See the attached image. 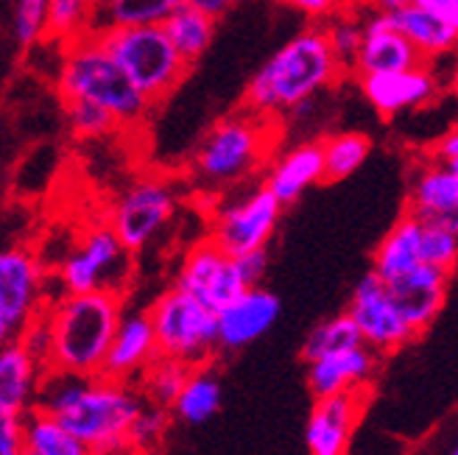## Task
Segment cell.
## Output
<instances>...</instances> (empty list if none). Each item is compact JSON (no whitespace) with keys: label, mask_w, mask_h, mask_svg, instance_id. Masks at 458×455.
<instances>
[{"label":"cell","mask_w":458,"mask_h":455,"mask_svg":"<svg viewBox=\"0 0 458 455\" xmlns=\"http://www.w3.org/2000/svg\"><path fill=\"white\" fill-rule=\"evenodd\" d=\"M37 408L56 417L73 436L98 455L131 450V427L146 408L143 394L131 383L109 377H79L45 372Z\"/></svg>","instance_id":"obj_1"},{"label":"cell","mask_w":458,"mask_h":455,"mask_svg":"<svg viewBox=\"0 0 458 455\" xmlns=\"http://www.w3.org/2000/svg\"><path fill=\"white\" fill-rule=\"evenodd\" d=\"M347 76L335 59L322 26L305 29L291 37L277 54L251 76L243 93V106L263 118L277 121L293 109L313 101L322 89Z\"/></svg>","instance_id":"obj_2"},{"label":"cell","mask_w":458,"mask_h":455,"mask_svg":"<svg viewBox=\"0 0 458 455\" xmlns=\"http://www.w3.org/2000/svg\"><path fill=\"white\" fill-rule=\"evenodd\" d=\"M121 318L123 297L114 291L62 293L45 310L51 330L48 372L101 377Z\"/></svg>","instance_id":"obj_3"},{"label":"cell","mask_w":458,"mask_h":455,"mask_svg":"<svg viewBox=\"0 0 458 455\" xmlns=\"http://www.w3.org/2000/svg\"><path fill=\"white\" fill-rule=\"evenodd\" d=\"M56 89L62 101H89L104 106L121 126H140L154 106L123 73V67L109 56L96 34L62 48Z\"/></svg>","instance_id":"obj_4"},{"label":"cell","mask_w":458,"mask_h":455,"mask_svg":"<svg viewBox=\"0 0 458 455\" xmlns=\"http://www.w3.org/2000/svg\"><path fill=\"white\" fill-rule=\"evenodd\" d=\"M274 146H277V121L243 106L204 134L193 154V176L213 190L241 185L271 163Z\"/></svg>","instance_id":"obj_5"},{"label":"cell","mask_w":458,"mask_h":455,"mask_svg":"<svg viewBox=\"0 0 458 455\" xmlns=\"http://www.w3.org/2000/svg\"><path fill=\"white\" fill-rule=\"evenodd\" d=\"M96 37L151 104L165 101L191 73L163 26L106 29Z\"/></svg>","instance_id":"obj_6"},{"label":"cell","mask_w":458,"mask_h":455,"mask_svg":"<svg viewBox=\"0 0 458 455\" xmlns=\"http://www.w3.org/2000/svg\"><path fill=\"white\" fill-rule=\"evenodd\" d=\"M159 358H171L199 369L208 367L218 344V313L193 293L168 288L148 308Z\"/></svg>","instance_id":"obj_7"},{"label":"cell","mask_w":458,"mask_h":455,"mask_svg":"<svg viewBox=\"0 0 458 455\" xmlns=\"http://www.w3.org/2000/svg\"><path fill=\"white\" fill-rule=\"evenodd\" d=\"M48 310V268L26 246L0 255V341H22L29 327Z\"/></svg>","instance_id":"obj_8"},{"label":"cell","mask_w":458,"mask_h":455,"mask_svg":"<svg viewBox=\"0 0 458 455\" xmlns=\"http://www.w3.org/2000/svg\"><path fill=\"white\" fill-rule=\"evenodd\" d=\"M126 268L129 249L121 243L109 223H98L87 235H81V240H76V246L62 257L56 280L62 285V293H121V288L112 280L126 282Z\"/></svg>","instance_id":"obj_9"},{"label":"cell","mask_w":458,"mask_h":455,"mask_svg":"<svg viewBox=\"0 0 458 455\" xmlns=\"http://www.w3.org/2000/svg\"><path fill=\"white\" fill-rule=\"evenodd\" d=\"M179 198L171 181L146 176L137 179L118 196L109 210V226L129 252H140L176 215Z\"/></svg>","instance_id":"obj_10"},{"label":"cell","mask_w":458,"mask_h":455,"mask_svg":"<svg viewBox=\"0 0 458 455\" xmlns=\"http://www.w3.org/2000/svg\"><path fill=\"white\" fill-rule=\"evenodd\" d=\"M283 204L271 190L258 188L243 198H235L216 210L210 223V240L224 249L229 257H243L263 252L280 223Z\"/></svg>","instance_id":"obj_11"},{"label":"cell","mask_w":458,"mask_h":455,"mask_svg":"<svg viewBox=\"0 0 458 455\" xmlns=\"http://www.w3.org/2000/svg\"><path fill=\"white\" fill-rule=\"evenodd\" d=\"M174 285L193 293L196 299H201L216 313L229 308L249 291L235 257H229L210 238H204L188 249V255L182 257L176 268Z\"/></svg>","instance_id":"obj_12"},{"label":"cell","mask_w":458,"mask_h":455,"mask_svg":"<svg viewBox=\"0 0 458 455\" xmlns=\"http://www.w3.org/2000/svg\"><path fill=\"white\" fill-rule=\"evenodd\" d=\"M347 313L358 324L363 344L377 355H392L417 338V333L411 330L405 316L400 313L392 291L377 274H366L355 285Z\"/></svg>","instance_id":"obj_13"},{"label":"cell","mask_w":458,"mask_h":455,"mask_svg":"<svg viewBox=\"0 0 458 455\" xmlns=\"http://www.w3.org/2000/svg\"><path fill=\"white\" fill-rule=\"evenodd\" d=\"M369 402V389L333 394L316 400L305 427V444L310 455H347L360 414Z\"/></svg>","instance_id":"obj_14"},{"label":"cell","mask_w":458,"mask_h":455,"mask_svg":"<svg viewBox=\"0 0 458 455\" xmlns=\"http://www.w3.org/2000/svg\"><path fill=\"white\" fill-rule=\"evenodd\" d=\"M363 26L366 39L360 56L355 62L352 76H375V73H403V71H417V67L428 64L425 56L414 48L403 31L394 29V22L388 14L380 12H363Z\"/></svg>","instance_id":"obj_15"},{"label":"cell","mask_w":458,"mask_h":455,"mask_svg":"<svg viewBox=\"0 0 458 455\" xmlns=\"http://www.w3.org/2000/svg\"><path fill=\"white\" fill-rule=\"evenodd\" d=\"M358 87L363 98L369 101L383 118H397L400 112L422 109L437 101L442 93V81L437 79L430 64H422L417 71H403V73L360 76Z\"/></svg>","instance_id":"obj_16"},{"label":"cell","mask_w":458,"mask_h":455,"mask_svg":"<svg viewBox=\"0 0 458 455\" xmlns=\"http://www.w3.org/2000/svg\"><path fill=\"white\" fill-rule=\"evenodd\" d=\"M408 213L428 226L458 235V173L445 159L430 156L417 171L408 193Z\"/></svg>","instance_id":"obj_17"},{"label":"cell","mask_w":458,"mask_h":455,"mask_svg":"<svg viewBox=\"0 0 458 455\" xmlns=\"http://www.w3.org/2000/svg\"><path fill=\"white\" fill-rule=\"evenodd\" d=\"M159 358L157 335L148 310H129L121 318V327L114 333L112 350L104 363V377L134 383Z\"/></svg>","instance_id":"obj_18"},{"label":"cell","mask_w":458,"mask_h":455,"mask_svg":"<svg viewBox=\"0 0 458 455\" xmlns=\"http://www.w3.org/2000/svg\"><path fill=\"white\" fill-rule=\"evenodd\" d=\"M45 363L22 344H4L0 350V417H22L37 408L45 380Z\"/></svg>","instance_id":"obj_19"},{"label":"cell","mask_w":458,"mask_h":455,"mask_svg":"<svg viewBox=\"0 0 458 455\" xmlns=\"http://www.w3.org/2000/svg\"><path fill=\"white\" fill-rule=\"evenodd\" d=\"M447 282H450L447 271L420 263L414 271H408L405 277L386 282V285L392 291V297L400 313L405 316V322L411 324V330L422 335L433 324V318L439 316V310L445 308Z\"/></svg>","instance_id":"obj_20"},{"label":"cell","mask_w":458,"mask_h":455,"mask_svg":"<svg viewBox=\"0 0 458 455\" xmlns=\"http://www.w3.org/2000/svg\"><path fill=\"white\" fill-rule=\"evenodd\" d=\"M377 358L380 355L375 350L360 344L347 352H335L316 363H308V385L313 400L369 389V383L377 372Z\"/></svg>","instance_id":"obj_21"},{"label":"cell","mask_w":458,"mask_h":455,"mask_svg":"<svg viewBox=\"0 0 458 455\" xmlns=\"http://www.w3.org/2000/svg\"><path fill=\"white\" fill-rule=\"evenodd\" d=\"M280 316V299L266 288H249L241 299L218 313V344L221 350H243L255 338L271 330Z\"/></svg>","instance_id":"obj_22"},{"label":"cell","mask_w":458,"mask_h":455,"mask_svg":"<svg viewBox=\"0 0 458 455\" xmlns=\"http://www.w3.org/2000/svg\"><path fill=\"white\" fill-rule=\"evenodd\" d=\"M318 181H325V146L300 143L283 154H274L263 188L277 196V201L285 207Z\"/></svg>","instance_id":"obj_23"},{"label":"cell","mask_w":458,"mask_h":455,"mask_svg":"<svg viewBox=\"0 0 458 455\" xmlns=\"http://www.w3.org/2000/svg\"><path fill=\"white\" fill-rule=\"evenodd\" d=\"M422 232L425 223L417 215L405 213L375 249L372 274H377L383 282H394L408 271H414L422 263Z\"/></svg>","instance_id":"obj_24"},{"label":"cell","mask_w":458,"mask_h":455,"mask_svg":"<svg viewBox=\"0 0 458 455\" xmlns=\"http://www.w3.org/2000/svg\"><path fill=\"white\" fill-rule=\"evenodd\" d=\"M388 17H392L397 31H403L411 42H414V48L425 56L428 64H433L442 56L458 54V34L442 17H437L422 4H411Z\"/></svg>","instance_id":"obj_25"},{"label":"cell","mask_w":458,"mask_h":455,"mask_svg":"<svg viewBox=\"0 0 458 455\" xmlns=\"http://www.w3.org/2000/svg\"><path fill=\"white\" fill-rule=\"evenodd\" d=\"M22 439H26V450L34 455H98L42 408L22 414Z\"/></svg>","instance_id":"obj_26"},{"label":"cell","mask_w":458,"mask_h":455,"mask_svg":"<svg viewBox=\"0 0 458 455\" xmlns=\"http://www.w3.org/2000/svg\"><path fill=\"white\" fill-rule=\"evenodd\" d=\"M216 22L218 20H213L210 14L182 4L171 12V17L163 22V29L171 37L179 56L193 67L204 54H208L213 34H216Z\"/></svg>","instance_id":"obj_27"},{"label":"cell","mask_w":458,"mask_h":455,"mask_svg":"<svg viewBox=\"0 0 458 455\" xmlns=\"http://www.w3.org/2000/svg\"><path fill=\"white\" fill-rule=\"evenodd\" d=\"M176 6H182V0H98L96 31L163 26Z\"/></svg>","instance_id":"obj_28"},{"label":"cell","mask_w":458,"mask_h":455,"mask_svg":"<svg viewBox=\"0 0 458 455\" xmlns=\"http://www.w3.org/2000/svg\"><path fill=\"white\" fill-rule=\"evenodd\" d=\"M191 375H193V367H188V363H179L171 358H157L143 372V377L137 380V389H140L146 405L174 411V405H176L179 394L185 392Z\"/></svg>","instance_id":"obj_29"},{"label":"cell","mask_w":458,"mask_h":455,"mask_svg":"<svg viewBox=\"0 0 458 455\" xmlns=\"http://www.w3.org/2000/svg\"><path fill=\"white\" fill-rule=\"evenodd\" d=\"M218 405H221V383L208 363V367L193 369L185 392L179 394L174 405V414L176 419L188 425H204L218 414Z\"/></svg>","instance_id":"obj_30"},{"label":"cell","mask_w":458,"mask_h":455,"mask_svg":"<svg viewBox=\"0 0 458 455\" xmlns=\"http://www.w3.org/2000/svg\"><path fill=\"white\" fill-rule=\"evenodd\" d=\"M98 0H51L48 42L71 45L96 31Z\"/></svg>","instance_id":"obj_31"},{"label":"cell","mask_w":458,"mask_h":455,"mask_svg":"<svg viewBox=\"0 0 458 455\" xmlns=\"http://www.w3.org/2000/svg\"><path fill=\"white\" fill-rule=\"evenodd\" d=\"M360 344H363V338H360L358 324L352 322V316L341 313V316H333V318H327V322H322L318 327L310 330V335L302 344V360L316 363L327 355L347 352V350L360 347Z\"/></svg>","instance_id":"obj_32"},{"label":"cell","mask_w":458,"mask_h":455,"mask_svg":"<svg viewBox=\"0 0 458 455\" xmlns=\"http://www.w3.org/2000/svg\"><path fill=\"white\" fill-rule=\"evenodd\" d=\"M325 146V181H341L352 176L372 151V140L360 131H338L330 134Z\"/></svg>","instance_id":"obj_33"},{"label":"cell","mask_w":458,"mask_h":455,"mask_svg":"<svg viewBox=\"0 0 458 455\" xmlns=\"http://www.w3.org/2000/svg\"><path fill=\"white\" fill-rule=\"evenodd\" d=\"M322 29L327 34V42H330L335 59L341 62L344 71H347V76H352L355 62H358L360 48H363V39H366L363 14H355L352 9L350 12H341L333 20H327Z\"/></svg>","instance_id":"obj_34"},{"label":"cell","mask_w":458,"mask_h":455,"mask_svg":"<svg viewBox=\"0 0 458 455\" xmlns=\"http://www.w3.org/2000/svg\"><path fill=\"white\" fill-rule=\"evenodd\" d=\"M48 14L51 0H17L12 31L22 51L37 48L42 39H48Z\"/></svg>","instance_id":"obj_35"},{"label":"cell","mask_w":458,"mask_h":455,"mask_svg":"<svg viewBox=\"0 0 458 455\" xmlns=\"http://www.w3.org/2000/svg\"><path fill=\"white\" fill-rule=\"evenodd\" d=\"M62 104H64L67 126H71V131L81 140H96V138H104V134H112L114 129H121V123L98 104H89V101H62Z\"/></svg>","instance_id":"obj_36"},{"label":"cell","mask_w":458,"mask_h":455,"mask_svg":"<svg viewBox=\"0 0 458 455\" xmlns=\"http://www.w3.org/2000/svg\"><path fill=\"white\" fill-rule=\"evenodd\" d=\"M422 263L442 268L447 274H453L458 265V235L447 232L442 226H428L422 232Z\"/></svg>","instance_id":"obj_37"},{"label":"cell","mask_w":458,"mask_h":455,"mask_svg":"<svg viewBox=\"0 0 458 455\" xmlns=\"http://www.w3.org/2000/svg\"><path fill=\"white\" fill-rule=\"evenodd\" d=\"M168 411L165 408H154V405H146L140 417H137L134 427H131V436H129V444L131 450L137 452H151L154 447H159V442L165 439L168 434Z\"/></svg>","instance_id":"obj_38"},{"label":"cell","mask_w":458,"mask_h":455,"mask_svg":"<svg viewBox=\"0 0 458 455\" xmlns=\"http://www.w3.org/2000/svg\"><path fill=\"white\" fill-rule=\"evenodd\" d=\"M280 4L296 9L300 14L310 17V20L327 22L335 14H341V12H350L358 4V0H280Z\"/></svg>","instance_id":"obj_39"},{"label":"cell","mask_w":458,"mask_h":455,"mask_svg":"<svg viewBox=\"0 0 458 455\" xmlns=\"http://www.w3.org/2000/svg\"><path fill=\"white\" fill-rule=\"evenodd\" d=\"M0 455H26L22 417H0Z\"/></svg>","instance_id":"obj_40"},{"label":"cell","mask_w":458,"mask_h":455,"mask_svg":"<svg viewBox=\"0 0 458 455\" xmlns=\"http://www.w3.org/2000/svg\"><path fill=\"white\" fill-rule=\"evenodd\" d=\"M235 263H238V271H241V277L246 280V285H249V288H258L260 280L266 277L268 255H266V249H263V252H251V255L235 257Z\"/></svg>","instance_id":"obj_41"},{"label":"cell","mask_w":458,"mask_h":455,"mask_svg":"<svg viewBox=\"0 0 458 455\" xmlns=\"http://www.w3.org/2000/svg\"><path fill=\"white\" fill-rule=\"evenodd\" d=\"M417 4H422L437 17H442L447 26L458 34V0H417Z\"/></svg>","instance_id":"obj_42"},{"label":"cell","mask_w":458,"mask_h":455,"mask_svg":"<svg viewBox=\"0 0 458 455\" xmlns=\"http://www.w3.org/2000/svg\"><path fill=\"white\" fill-rule=\"evenodd\" d=\"M182 4H188V6H193V9H199L204 14H210L213 20H218V17H224L229 9H233L235 0H182Z\"/></svg>","instance_id":"obj_43"},{"label":"cell","mask_w":458,"mask_h":455,"mask_svg":"<svg viewBox=\"0 0 458 455\" xmlns=\"http://www.w3.org/2000/svg\"><path fill=\"white\" fill-rule=\"evenodd\" d=\"M433 156H437V159H455L458 156V126L450 129L445 138L433 146Z\"/></svg>","instance_id":"obj_44"},{"label":"cell","mask_w":458,"mask_h":455,"mask_svg":"<svg viewBox=\"0 0 458 455\" xmlns=\"http://www.w3.org/2000/svg\"><path fill=\"white\" fill-rule=\"evenodd\" d=\"M363 4H366V9H369V12L394 14V12H400V9H405L411 4H417V0H363Z\"/></svg>","instance_id":"obj_45"},{"label":"cell","mask_w":458,"mask_h":455,"mask_svg":"<svg viewBox=\"0 0 458 455\" xmlns=\"http://www.w3.org/2000/svg\"><path fill=\"white\" fill-rule=\"evenodd\" d=\"M447 93H450V98L458 104V54H455V62H453L450 79H447Z\"/></svg>","instance_id":"obj_46"},{"label":"cell","mask_w":458,"mask_h":455,"mask_svg":"<svg viewBox=\"0 0 458 455\" xmlns=\"http://www.w3.org/2000/svg\"><path fill=\"white\" fill-rule=\"evenodd\" d=\"M445 163H447V165H450V168L458 173V156H455V159H445Z\"/></svg>","instance_id":"obj_47"},{"label":"cell","mask_w":458,"mask_h":455,"mask_svg":"<svg viewBox=\"0 0 458 455\" xmlns=\"http://www.w3.org/2000/svg\"><path fill=\"white\" fill-rule=\"evenodd\" d=\"M112 455H143V452H137V450H123V452H112Z\"/></svg>","instance_id":"obj_48"},{"label":"cell","mask_w":458,"mask_h":455,"mask_svg":"<svg viewBox=\"0 0 458 455\" xmlns=\"http://www.w3.org/2000/svg\"><path fill=\"white\" fill-rule=\"evenodd\" d=\"M450 455H458V444H455V447H453V452H450Z\"/></svg>","instance_id":"obj_49"},{"label":"cell","mask_w":458,"mask_h":455,"mask_svg":"<svg viewBox=\"0 0 458 455\" xmlns=\"http://www.w3.org/2000/svg\"><path fill=\"white\" fill-rule=\"evenodd\" d=\"M26 455H34V452H29V450H26Z\"/></svg>","instance_id":"obj_50"}]
</instances>
